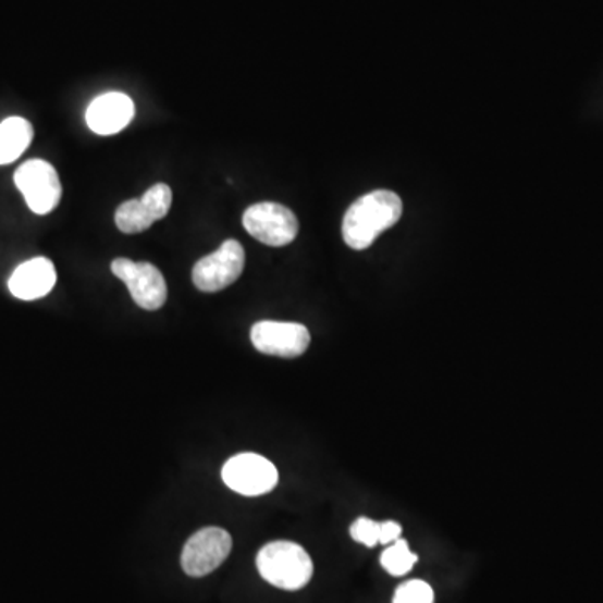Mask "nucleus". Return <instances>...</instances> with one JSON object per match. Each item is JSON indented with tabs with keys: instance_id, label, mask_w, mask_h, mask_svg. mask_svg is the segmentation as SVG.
<instances>
[{
	"instance_id": "1",
	"label": "nucleus",
	"mask_w": 603,
	"mask_h": 603,
	"mask_svg": "<svg viewBox=\"0 0 603 603\" xmlns=\"http://www.w3.org/2000/svg\"><path fill=\"white\" fill-rule=\"evenodd\" d=\"M403 214V201L390 189L368 193L346 211L342 236L353 250H366L385 230L396 225Z\"/></svg>"
},
{
	"instance_id": "2",
	"label": "nucleus",
	"mask_w": 603,
	"mask_h": 603,
	"mask_svg": "<svg viewBox=\"0 0 603 603\" xmlns=\"http://www.w3.org/2000/svg\"><path fill=\"white\" fill-rule=\"evenodd\" d=\"M257 568L270 586L288 592L304 589L313 575L312 558L307 550L285 540L267 543L258 552Z\"/></svg>"
},
{
	"instance_id": "3",
	"label": "nucleus",
	"mask_w": 603,
	"mask_h": 603,
	"mask_svg": "<svg viewBox=\"0 0 603 603\" xmlns=\"http://www.w3.org/2000/svg\"><path fill=\"white\" fill-rule=\"evenodd\" d=\"M245 267V250L236 241L223 242L222 247L193 267V284L198 291L214 294L235 284Z\"/></svg>"
},
{
	"instance_id": "4",
	"label": "nucleus",
	"mask_w": 603,
	"mask_h": 603,
	"mask_svg": "<svg viewBox=\"0 0 603 603\" xmlns=\"http://www.w3.org/2000/svg\"><path fill=\"white\" fill-rule=\"evenodd\" d=\"M244 226L255 241L269 247H285L295 241L298 233V220L294 211L272 201L247 208Z\"/></svg>"
},
{
	"instance_id": "5",
	"label": "nucleus",
	"mask_w": 603,
	"mask_h": 603,
	"mask_svg": "<svg viewBox=\"0 0 603 603\" xmlns=\"http://www.w3.org/2000/svg\"><path fill=\"white\" fill-rule=\"evenodd\" d=\"M14 182L34 213H51L61 201V180L56 168L48 161H26L15 171Z\"/></svg>"
},
{
	"instance_id": "6",
	"label": "nucleus",
	"mask_w": 603,
	"mask_h": 603,
	"mask_svg": "<svg viewBox=\"0 0 603 603\" xmlns=\"http://www.w3.org/2000/svg\"><path fill=\"white\" fill-rule=\"evenodd\" d=\"M226 487L244 496H260L270 493L279 483L275 465L255 453L233 456L222 469Z\"/></svg>"
},
{
	"instance_id": "7",
	"label": "nucleus",
	"mask_w": 603,
	"mask_h": 603,
	"mask_svg": "<svg viewBox=\"0 0 603 603\" xmlns=\"http://www.w3.org/2000/svg\"><path fill=\"white\" fill-rule=\"evenodd\" d=\"M232 545V537L223 528L207 527L197 531L183 549V571L195 578L211 574L229 558Z\"/></svg>"
},
{
	"instance_id": "8",
	"label": "nucleus",
	"mask_w": 603,
	"mask_h": 603,
	"mask_svg": "<svg viewBox=\"0 0 603 603\" xmlns=\"http://www.w3.org/2000/svg\"><path fill=\"white\" fill-rule=\"evenodd\" d=\"M111 272L123 280L133 300L145 310H158L168 297L163 273L148 262H133L130 258H116Z\"/></svg>"
},
{
	"instance_id": "9",
	"label": "nucleus",
	"mask_w": 603,
	"mask_h": 603,
	"mask_svg": "<svg viewBox=\"0 0 603 603\" xmlns=\"http://www.w3.org/2000/svg\"><path fill=\"white\" fill-rule=\"evenodd\" d=\"M250 339L258 353L284 359L300 357L310 346L309 329L297 322L262 320L251 328Z\"/></svg>"
},
{
	"instance_id": "10",
	"label": "nucleus",
	"mask_w": 603,
	"mask_h": 603,
	"mask_svg": "<svg viewBox=\"0 0 603 603\" xmlns=\"http://www.w3.org/2000/svg\"><path fill=\"white\" fill-rule=\"evenodd\" d=\"M173 193L164 183H157L138 200H127L114 214L118 229L127 235L146 232L158 220H163L171 208Z\"/></svg>"
},
{
	"instance_id": "11",
	"label": "nucleus",
	"mask_w": 603,
	"mask_h": 603,
	"mask_svg": "<svg viewBox=\"0 0 603 603\" xmlns=\"http://www.w3.org/2000/svg\"><path fill=\"white\" fill-rule=\"evenodd\" d=\"M135 118V102L123 93L98 96L86 111V123L96 135L111 136L123 132Z\"/></svg>"
},
{
	"instance_id": "12",
	"label": "nucleus",
	"mask_w": 603,
	"mask_h": 603,
	"mask_svg": "<svg viewBox=\"0 0 603 603\" xmlns=\"http://www.w3.org/2000/svg\"><path fill=\"white\" fill-rule=\"evenodd\" d=\"M56 269L51 260L37 257L19 266L9 279V291L21 300L46 297L56 285Z\"/></svg>"
},
{
	"instance_id": "13",
	"label": "nucleus",
	"mask_w": 603,
	"mask_h": 603,
	"mask_svg": "<svg viewBox=\"0 0 603 603\" xmlns=\"http://www.w3.org/2000/svg\"><path fill=\"white\" fill-rule=\"evenodd\" d=\"M34 138L33 124L12 116L0 123V164L14 163L29 148Z\"/></svg>"
},
{
	"instance_id": "14",
	"label": "nucleus",
	"mask_w": 603,
	"mask_h": 603,
	"mask_svg": "<svg viewBox=\"0 0 603 603\" xmlns=\"http://www.w3.org/2000/svg\"><path fill=\"white\" fill-rule=\"evenodd\" d=\"M416 564H418V555L411 552L409 543L403 538H399L393 545H387L381 555L382 568L393 577H404L415 568Z\"/></svg>"
},
{
	"instance_id": "15",
	"label": "nucleus",
	"mask_w": 603,
	"mask_h": 603,
	"mask_svg": "<svg viewBox=\"0 0 603 603\" xmlns=\"http://www.w3.org/2000/svg\"><path fill=\"white\" fill-rule=\"evenodd\" d=\"M393 603H434V592L424 580L404 581L394 593Z\"/></svg>"
},
{
	"instance_id": "16",
	"label": "nucleus",
	"mask_w": 603,
	"mask_h": 603,
	"mask_svg": "<svg viewBox=\"0 0 603 603\" xmlns=\"http://www.w3.org/2000/svg\"><path fill=\"white\" fill-rule=\"evenodd\" d=\"M379 531H381V524L371 520V518H366V516H360L350 527V537H353L354 542L372 549V546L379 545Z\"/></svg>"
},
{
	"instance_id": "17",
	"label": "nucleus",
	"mask_w": 603,
	"mask_h": 603,
	"mask_svg": "<svg viewBox=\"0 0 603 603\" xmlns=\"http://www.w3.org/2000/svg\"><path fill=\"white\" fill-rule=\"evenodd\" d=\"M403 534V527L397 521H382L381 531H379V543L381 545H393Z\"/></svg>"
}]
</instances>
